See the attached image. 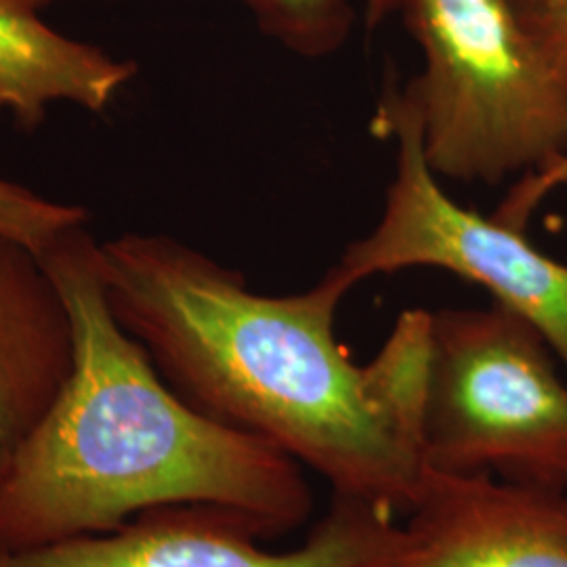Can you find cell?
<instances>
[{"instance_id":"obj_1","label":"cell","mask_w":567,"mask_h":567,"mask_svg":"<svg viewBox=\"0 0 567 567\" xmlns=\"http://www.w3.org/2000/svg\"><path fill=\"white\" fill-rule=\"evenodd\" d=\"M97 265L114 318L187 404L282 450L339 498L414 507L431 311H404L379 355L355 364L334 334L351 290L328 274L264 295L203 250L140 231L97 243Z\"/></svg>"},{"instance_id":"obj_2","label":"cell","mask_w":567,"mask_h":567,"mask_svg":"<svg viewBox=\"0 0 567 567\" xmlns=\"http://www.w3.org/2000/svg\"><path fill=\"white\" fill-rule=\"evenodd\" d=\"M44 259L72 311L76 364L0 475V548L103 536L164 507L217 508L259 538L303 526L313 507L303 466L208 419L164 381L114 318L86 229Z\"/></svg>"},{"instance_id":"obj_3","label":"cell","mask_w":567,"mask_h":567,"mask_svg":"<svg viewBox=\"0 0 567 567\" xmlns=\"http://www.w3.org/2000/svg\"><path fill=\"white\" fill-rule=\"evenodd\" d=\"M423 53L402 91L437 177L501 183L567 152V81L527 37L511 0H398Z\"/></svg>"},{"instance_id":"obj_4","label":"cell","mask_w":567,"mask_h":567,"mask_svg":"<svg viewBox=\"0 0 567 567\" xmlns=\"http://www.w3.org/2000/svg\"><path fill=\"white\" fill-rule=\"evenodd\" d=\"M543 332L501 303L429 324L425 468L567 489V381Z\"/></svg>"},{"instance_id":"obj_5","label":"cell","mask_w":567,"mask_h":567,"mask_svg":"<svg viewBox=\"0 0 567 567\" xmlns=\"http://www.w3.org/2000/svg\"><path fill=\"white\" fill-rule=\"evenodd\" d=\"M372 128L395 142V175L383 215L326 274L353 290L368 278L410 267L446 269L536 326L567 370V265L540 252L524 229L447 196L426 164L414 112L393 82Z\"/></svg>"},{"instance_id":"obj_6","label":"cell","mask_w":567,"mask_h":567,"mask_svg":"<svg viewBox=\"0 0 567 567\" xmlns=\"http://www.w3.org/2000/svg\"><path fill=\"white\" fill-rule=\"evenodd\" d=\"M395 526L386 508L334 496L303 547L271 553L229 513L164 507L112 534L30 550L0 548V567H368Z\"/></svg>"},{"instance_id":"obj_7","label":"cell","mask_w":567,"mask_h":567,"mask_svg":"<svg viewBox=\"0 0 567 567\" xmlns=\"http://www.w3.org/2000/svg\"><path fill=\"white\" fill-rule=\"evenodd\" d=\"M368 567H567V489L425 471Z\"/></svg>"},{"instance_id":"obj_8","label":"cell","mask_w":567,"mask_h":567,"mask_svg":"<svg viewBox=\"0 0 567 567\" xmlns=\"http://www.w3.org/2000/svg\"><path fill=\"white\" fill-rule=\"evenodd\" d=\"M76 364V330L44 252L0 231V475Z\"/></svg>"},{"instance_id":"obj_9","label":"cell","mask_w":567,"mask_h":567,"mask_svg":"<svg viewBox=\"0 0 567 567\" xmlns=\"http://www.w3.org/2000/svg\"><path fill=\"white\" fill-rule=\"evenodd\" d=\"M135 76L133 61L49 25L34 0H0V116L37 128L58 105L102 114Z\"/></svg>"},{"instance_id":"obj_10","label":"cell","mask_w":567,"mask_h":567,"mask_svg":"<svg viewBox=\"0 0 567 567\" xmlns=\"http://www.w3.org/2000/svg\"><path fill=\"white\" fill-rule=\"evenodd\" d=\"M271 41L301 55L322 60L343 47L355 11L351 0H238ZM398 0H365L368 21L395 13Z\"/></svg>"},{"instance_id":"obj_11","label":"cell","mask_w":567,"mask_h":567,"mask_svg":"<svg viewBox=\"0 0 567 567\" xmlns=\"http://www.w3.org/2000/svg\"><path fill=\"white\" fill-rule=\"evenodd\" d=\"M86 227V210L60 203L20 183L0 177V231L47 252L74 229Z\"/></svg>"},{"instance_id":"obj_12","label":"cell","mask_w":567,"mask_h":567,"mask_svg":"<svg viewBox=\"0 0 567 567\" xmlns=\"http://www.w3.org/2000/svg\"><path fill=\"white\" fill-rule=\"evenodd\" d=\"M527 37L567 81V0H511Z\"/></svg>"},{"instance_id":"obj_13","label":"cell","mask_w":567,"mask_h":567,"mask_svg":"<svg viewBox=\"0 0 567 567\" xmlns=\"http://www.w3.org/2000/svg\"><path fill=\"white\" fill-rule=\"evenodd\" d=\"M567 183V152L547 168L522 177L508 189L507 198L498 206L494 217L503 224L524 229L534 210L543 204L548 194Z\"/></svg>"},{"instance_id":"obj_14","label":"cell","mask_w":567,"mask_h":567,"mask_svg":"<svg viewBox=\"0 0 567 567\" xmlns=\"http://www.w3.org/2000/svg\"><path fill=\"white\" fill-rule=\"evenodd\" d=\"M34 2H37V4H39V7H44V4H49V2H53V0H34Z\"/></svg>"},{"instance_id":"obj_15","label":"cell","mask_w":567,"mask_h":567,"mask_svg":"<svg viewBox=\"0 0 567 567\" xmlns=\"http://www.w3.org/2000/svg\"><path fill=\"white\" fill-rule=\"evenodd\" d=\"M566 187H567V183H566Z\"/></svg>"}]
</instances>
